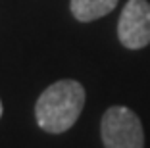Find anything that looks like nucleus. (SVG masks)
Here are the masks:
<instances>
[{
    "label": "nucleus",
    "instance_id": "f257e3e1",
    "mask_svg": "<svg viewBox=\"0 0 150 148\" xmlns=\"http://www.w3.org/2000/svg\"><path fill=\"white\" fill-rule=\"evenodd\" d=\"M85 106V89L73 79L52 83L39 96L35 106L37 123L46 133H66L79 119Z\"/></svg>",
    "mask_w": 150,
    "mask_h": 148
},
{
    "label": "nucleus",
    "instance_id": "f03ea898",
    "mask_svg": "<svg viewBox=\"0 0 150 148\" xmlns=\"http://www.w3.org/2000/svg\"><path fill=\"white\" fill-rule=\"evenodd\" d=\"M104 148H144V131L141 119L125 106H112L100 123Z\"/></svg>",
    "mask_w": 150,
    "mask_h": 148
},
{
    "label": "nucleus",
    "instance_id": "7ed1b4c3",
    "mask_svg": "<svg viewBox=\"0 0 150 148\" xmlns=\"http://www.w3.org/2000/svg\"><path fill=\"white\" fill-rule=\"evenodd\" d=\"M119 42L129 50H141L150 44V2L129 0L117 21Z\"/></svg>",
    "mask_w": 150,
    "mask_h": 148
},
{
    "label": "nucleus",
    "instance_id": "20e7f679",
    "mask_svg": "<svg viewBox=\"0 0 150 148\" xmlns=\"http://www.w3.org/2000/svg\"><path fill=\"white\" fill-rule=\"evenodd\" d=\"M119 0H71V13L77 21H94L98 18H104L117 6Z\"/></svg>",
    "mask_w": 150,
    "mask_h": 148
},
{
    "label": "nucleus",
    "instance_id": "39448f33",
    "mask_svg": "<svg viewBox=\"0 0 150 148\" xmlns=\"http://www.w3.org/2000/svg\"><path fill=\"white\" fill-rule=\"evenodd\" d=\"M0 118H2V102H0Z\"/></svg>",
    "mask_w": 150,
    "mask_h": 148
}]
</instances>
